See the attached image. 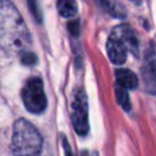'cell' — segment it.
Here are the masks:
<instances>
[{"instance_id": "30bf717a", "label": "cell", "mask_w": 156, "mask_h": 156, "mask_svg": "<svg viewBox=\"0 0 156 156\" xmlns=\"http://www.w3.org/2000/svg\"><path fill=\"white\" fill-rule=\"evenodd\" d=\"M127 90H128V89L123 88V87L119 85V84H116V85H115V94H116L117 102L119 104V106H121L126 112H129L130 108H132V105H130V99H129V94H128Z\"/></svg>"}, {"instance_id": "5b68a950", "label": "cell", "mask_w": 156, "mask_h": 156, "mask_svg": "<svg viewBox=\"0 0 156 156\" xmlns=\"http://www.w3.org/2000/svg\"><path fill=\"white\" fill-rule=\"evenodd\" d=\"M106 50H107V55L108 58L112 63L115 65H123L127 60V46L124 44V41L122 40V38L113 32L106 44Z\"/></svg>"}, {"instance_id": "9c48e42d", "label": "cell", "mask_w": 156, "mask_h": 156, "mask_svg": "<svg viewBox=\"0 0 156 156\" xmlns=\"http://www.w3.org/2000/svg\"><path fill=\"white\" fill-rule=\"evenodd\" d=\"M57 11L62 17H73L78 12L76 0H57Z\"/></svg>"}, {"instance_id": "ba28073f", "label": "cell", "mask_w": 156, "mask_h": 156, "mask_svg": "<svg viewBox=\"0 0 156 156\" xmlns=\"http://www.w3.org/2000/svg\"><path fill=\"white\" fill-rule=\"evenodd\" d=\"M105 12H108L111 16L117 17V18H124L126 17V11L118 4L116 0H94Z\"/></svg>"}, {"instance_id": "277c9868", "label": "cell", "mask_w": 156, "mask_h": 156, "mask_svg": "<svg viewBox=\"0 0 156 156\" xmlns=\"http://www.w3.org/2000/svg\"><path fill=\"white\" fill-rule=\"evenodd\" d=\"M71 121L72 126L78 135H87L89 132V123H88V101L82 88H78L73 91L71 105Z\"/></svg>"}, {"instance_id": "5bb4252c", "label": "cell", "mask_w": 156, "mask_h": 156, "mask_svg": "<svg viewBox=\"0 0 156 156\" xmlns=\"http://www.w3.org/2000/svg\"><path fill=\"white\" fill-rule=\"evenodd\" d=\"M68 29L73 35H77L79 33V22L74 21V22H69L68 23Z\"/></svg>"}, {"instance_id": "8992f818", "label": "cell", "mask_w": 156, "mask_h": 156, "mask_svg": "<svg viewBox=\"0 0 156 156\" xmlns=\"http://www.w3.org/2000/svg\"><path fill=\"white\" fill-rule=\"evenodd\" d=\"M113 32H116V33L122 38V40L124 41V44H126V46H127V49H128L129 51H132L134 55H138V46H139L138 39H136V37L134 35L133 30H132L128 26L118 27V28H116Z\"/></svg>"}, {"instance_id": "8fae6325", "label": "cell", "mask_w": 156, "mask_h": 156, "mask_svg": "<svg viewBox=\"0 0 156 156\" xmlns=\"http://www.w3.org/2000/svg\"><path fill=\"white\" fill-rule=\"evenodd\" d=\"M28 7H29V11L32 12L34 20L40 23L41 22V13H40V10L38 7L37 0H28Z\"/></svg>"}, {"instance_id": "52a82bcc", "label": "cell", "mask_w": 156, "mask_h": 156, "mask_svg": "<svg viewBox=\"0 0 156 156\" xmlns=\"http://www.w3.org/2000/svg\"><path fill=\"white\" fill-rule=\"evenodd\" d=\"M116 80L117 84L126 89H135L138 87V77L133 71L127 68H119L116 71Z\"/></svg>"}, {"instance_id": "7c38bea8", "label": "cell", "mask_w": 156, "mask_h": 156, "mask_svg": "<svg viewBox=\"0 0 156 156\" xmlns=\"http://www.w3.org/2000/svg\"><path fill=\"white\" fill-rule=\"evenodd\" d=\"M21 61L23 65H27V66H33L37 63L38 58L37 56L33 54V52H23L22 56H21Z\"/></svg>"}, {"instance_id": "2e32d148", "label": "cell", "mask_w": 156, "mask_h": 156, "mask_svg": "<svg viewBox=\"0 0 156 156\" xmlns=\"http://www.w3.org/2000/svg\"><path fill=\"white\" fill-rule=\"evenodd\" d=\"M130 2H133L134 5H141V2H143V0H129Z\"/></svg>"}, {"instance_id": "9a60e30c", "label": "cell", "mask_w": 156, "mask_h": 156, "mask_svg": "<svg viewBox=\"0 0 156 156\" xmlns=\"http://www.w3.org/2000/svg\"><path fill=\"white\" fill-rule=\"evenodd\" d=\"M82 156H99V154L96 152V151H94V152H91V154H89L87 150H84L83 152H82Z\"/></svg>"}, {"instance_id": "7a4b0ae2", "label": "cell", "mask_w": 156, "mask_h": 156, "mask_svg": "<svg viewBox=\"0 0 156 156\" xmlns=\"http://www.w3.org/2000/svg\"><path fill=\"white\" fill-rule=\"evenodd\" d=\"M41 145L43 138L30 122L20 118L13 123L10 147L15 156H35Z\"/></svg>"}, {"instance_id": "4fadbf2b", "label": "cell", "mask_w": 156, "mask_h": 156, "mask_svg": "<svg viewBox=\"0 0 156 156\" xmlns=\"http://www.w3.org/2000/svg\"><path fill=\"white\" fill-rule=\"evenodd\" d=\"M61 140H62V147L65 150V156H73V152H72V149L66 139V136L63 134H61Z\"/></svg>"}, {"instance_id": "3957f363", "label": "cell", "mask_w": 156, "mask_h": 156, "mask_svg": "<svg viewBox=\"0 0 156 156\" xmlns=\"http://www.w3.org/2000/svg\"><path fill=\"white\" fill-rule=\"evenodd\" d=\"M21 98L26 108L32 113H41L46 108L48 100L43 80L39 77H33L26 83L22 89Z\"/></svg>"}, {"instance_id": "6da1fadb", "label": "cell", "mask_w": 156, "mask_h": 156, "mask_svg": "<svg viewBox=\"0 0 156 156\" xmlns=\"http://www.w3.org/2000/svg\"><path fill=\"white\" fill-rule=\"evenodd\" d=\"M0 44L7 55H16L30 44V35L17 9L2 0L0 9Z\"/></svg>"}]
</instances>
